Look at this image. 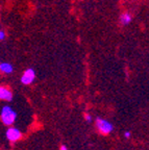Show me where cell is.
I'll return each mask as SVG.
<instances>
[{
    "instance_id": "1",
    "label": "cell",
    "mask_w": 149,
    "mask_h": 150,
    "mask_svg": "<svg viewBox=\"0 0 149 150\" xmlns=\"http://www.w3.org/2000/svg\"><path fill=\"white\" fill-rule=\"evenodd\" d=\"M17 118V112L13 110L9 105H4L1 110V114H0V119L3 124L6 126H12L15 123Z\"/></svg>"
},
{
    "instance_id": "2",
    "label": "cell",
    "mask_w": 149,
    "mask_h": 150,
    "mask_svg": "<svg viewBox=\"0 0 149 150\" xmlns=\"http://www.w3.org/2000/svg\"><path fill=\"white\" fill-rule=\"evenodd\" d=\"M95 125L99 130V132H101L102 134H109L114 130V125L110 121L102 119V118H96Z\"/></svg>"
},
{
    "instance_id": "3",
    "label": "cell",
    "mask_w": 149,
    "mask_h": 150,
    "mask_svg": "<svg viewBox=\"0 0 149 150\" xmlns=\"http://www.w3.org/2000/svg\"><path fill=\"white\" fill-rule=\"evenodd\" d=\"M5 137H6V139L9 142L14 143V142H17V141H19L22 138V134L21 131L19 130L18 128H16V127H9V128H7L6 132H5Z\"/></svg>"
},
{
    "instance_id": "4",
    "label": "cell",
    "mask_w": 149,
    "mask_h": 150,
    "mask_svg": "<svg viewBox=\"0 0 149 150\" xmlns=\"http://www.w3.org/2000/svg\"><path fill=\"white\" fill-rule=\"evenodd\" d=\"M35 78V72L33 69L29 68L27 70L24 71V73L21 76V82L25 86H28V84H31L33 82Z\"/></svg>"
},
{
    "instance_id": "5",
    "label": "cell",
    "mask_w": 149,
    "mask_h": 150,
    "mask_svg": "<svg viewBox=\"0 0 149 150\" xmlns=\"http://www.w3.org/2000/svg\"><path fill=\"white\" fill-rule=\"evenodd\" d=\"M0 100L3 101H12L13 93L9 88L4 86H0Z\"/></svg>"
},
{
    "instance_id": "6",
    "label": "cell",
    "mask_w": 149,
    "mask_h": 150,
    "mask_svg": "<svg viewBox=\"0 0 149 150\" xmlns=\"http://www.w3.org/2000/svg\"><path fill=\"white\" fill-rule=\"evenodd\" d=\"M119 21H120V23H121L122 25H128V24L133 21V16L127 12L123 13V14H121L120 18H119Z\"/></svg>"
},
{
    "instance_id": "7",
    "label": "cell",
    "mask_w": 149,
    "mask_h": 150,
    "mask_svg": "<svg viewBox=\"0 0 149 150\" xmlns=\"http://www.w3.org/2000/svg\"><path fill=\"white\" fill-rule=\"evenodd\" d=\"M0 71L4 74H11L14 71V67L9 63H1L0 64Z\"/></svg>"
},
{
    "instance_id": "8",
    "label": "cell",
    "mask_w": 149,
    "mask_h": 150,
    "mask_svg": "<svg viewBox=\"0 0 149 150\" xmlns=\"http://www.w3.org/2000/svg\"><path fill=\"white\" fill-rule=\"evenodd\" d=\"M84 120H86L87 122H92V120H93V118H92V116L90 115V114H88V112H86L84 115Z\"/></svg>"
},
{
    "instance_id": "9",
    "label": "cell",
    "mask_w": 149,
    "mask_h": 150,
    "mask_svg": "<svg viewBox=\"0 0 149 150\" xmlns=\"http://www.w3.org/2000/svg\"><path fill=\"white\" fill-rule=\"evenodd\" d=\"M5 33L3 30H0V41H3V40H5Z\"/></svg>"
},
{
    "instance_id": "10",
    "label": "cell",
    "mask_w": 149,
    "mask_h": 150,
    "mask_svg": "<svg viewBox=\"0 0 149 150\" xmlns=\"http://www.w3.org/2000/svg\"><path fill=\"white\" fill-rule=\"evenodd\" d=\"M131 132H129V131H125V132H124V137H125V139H129L131 138Z\"/></svg>"
},
{
    "instance_id": "11",
    "label": "cell",
    "mask_w": 149,
    "mask_h": 150,
    "mask_svg": "<svg viewBox=\"0 0 149 150\" xmlns=\"http://www.w3.org/2000/svg\"><path fill=\"white\" fill-rule=\"evenodd\" d=\"M60 150H68V147L66 145H62L61 147H60Z\"/></svg>"
}]
</instances>
